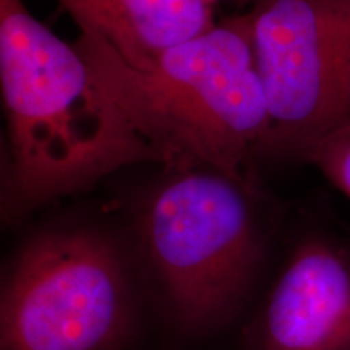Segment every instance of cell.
I'll use <instances>...</instances> for the list:
<instances>
[{
  "label": "cell",
  "mask_w": 350,
  "mask_h": 350,
  "mask_svg": "<svg viewBox=\"0 0 350 350\" xmlns=\"http://www.w3.org/2000/svg\"><path fill=\"white\" fill-rule=\"evenodd\" d=\"M0 96L12 163L2 224L88 190L126 165L167 164L78 47L34 18L23 0H0Z\"/></svg>",
  "instance_id": "1"
},
{
  "label": "cell",
  "mask_w": 350,
  "mask_h": 350,
  "mask_svg": "<svg viewBox=\"0 0 350 350\" xmlns=\"http://www.w3.org/2000/svg\"><path fill=\"white\" fill-rule=\"evenodd\" d=\"M142 137L177 169L204 165L253 187L247 169L269 138L266 96L248 15L139 65L125 64L93 34L75 44Z\"/></svg>",
  "instance_id": "2"
},
{
  "label": "cell",
  "mask_w": 350,
  "mask_h": 350,
  "mask_svg": "<svg viewBox=\"0 0 350 350\" xmlns=\"http://www.w3.org/2000/svg\"><path fill=\"white\" fill-rule=\"evenodd\" d=\"M130 243L164 325L201 342L242 323L268 260L271 226L255 187L188 167L144 196Z\"/></svg>",
  "instance_id": "3"
},
{
  "label": "cell",
  "mask_w": 350,
  "mask_h": 350,
  "mask_svg": "<svg viewBox=\"0 0 350 350\" xmlns=\"http://www.w3.org/2000/svg\"><path fill=\"white\" fill-rule=\"evenodd\" d=\"M148 304L133 248L117 232L42 224L0 262V350H129Z\"/></svg>",
  "instance_id": "4"
},
{
  "label": "cell",
  "mask_w": 350,
  "mask_h": 350,
  "mask_svg": "<svg viewBox=\"0 0 350 350\" xmlns=\"http://www.w3.org/2000/svg\"><path fill=\"white\" fill-rule=\"evenodd\" d=\"M247 15L269 116L265 152L304 159L350 120V0H260Z\"/></svg>",
  "instance_id": "5"
},
{
  "label": "cell",
  "mask_w": 350,
  "mask_h": 350,
  "mask_svg": "<svg viewBox=\"0 0 350 350\" xmlns=\"http://www.w3.org/2000/svg\"><path fill=\"white\" fill-rule=\"evenodd\" d=\"M242 323L239 350H350V247L301 235Z\"/></svg>",
  "instance_id": "6"
},
{
  "label": "cell",
  "mask_w": 350,
  "mask_h": 350,
  "mask_svg": "<svg viewBox=\"0 0 350 350\" xmlns=\"http://www.w3.org/2000/svg\"><path fill=\"white\" fill-rule=\"evenodd\" d=\"M80 33L93 34L125 64L139 65L216 25L208 0H57Z\"/></svg>",
  "instance_id": "7"
},
{
  "label": "cell",
  "mask_w": 350,
  "mask_h": 350,
  "mask_svg": "<svg viewBox=\"0 0 350 350\" xmlns=\"http://www.w3.org/2000/svg\"><path fill=\"white\" fill-rule=\"evenodd\" d=\"M304 161L313 164L350 200V120L321 135L305 152Z\"/></svg>",
  "instance_id": "8"
},
{
  "label": "cell",
  "mask_w": 350,
  "mask_h": 350,
  "mask_svg": "<svg viewBox=\"0 0 350 350\" xmlns=\"http://www.w3.org/2000/svg\"><path fill=\"white\" fill-rule=\"evenodd\" d=\"M10 151H8V143L5 142L0 129V209H2L3 201H5L8 182H10Z\"/></svg>",
  "instance_id": "9"
},
{
  "label": "cell",
  "mask_w": 350,
  "mask_h": 350,
  "mask_svg": "<svg viewBox=\"0 0 350 350\" xmlns=\"http://www.w3.org/2000/svg\"><path fill=\"white\" fill-rule=\"evenodd\" d=\"M208 2H209V3H213V5H214V3L219 2V0H208Z\"/></svg>",
  "instance_id": "10"
}]
</instances>
